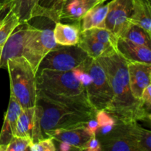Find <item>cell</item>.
Listing matches in <instances>:
<instances>
[{
  "mask_svg": "<svg viewBox=\"0 0 151 151\" xmlns=\"http://www.w3.org/2000/svg\"><path fill=\"white\" fill-rule=\"evenodd\" d=\"M107 75L113 100L106 111L116 122H150V111L143 106L131 93L128 72V62L117 52L97 59Z\"/></svg>",
  "mask_w": 151,
  "mask_h": 151,
  "instance_id": "cell-1",
  "label": "cell"
},
{
  "mask_svg": "<svg viewBox=\"0 0 151 151\" xmlns=\"http://www.w3.org/2000/svg\"><path fill=\"white\" fill-rule=\"evenodd\" d=\"M10 83V95L22 109L34 107L38 103L36 73L23 56L9 59L7 62Z\"/></svg>",
  "mask_w": 151,
  "mask_h": 151,
  "instance_id": "cell-2",
  "label": "cell"
},
{
  "mask_svg": "<svg viewBox=\"0 0 151 151\" xmlns=\"http://www.w3.org/2000/svg\"><path fill=\"white\" fill-rule=\"evenodd\" d=\"M41 106V127L43 135L50 131L72 129L85 126L91 119H95L96 114L83 111L72 108L53 104L38 99Z\"/></svg>",
  "mask_w": 151,
  "mask_h": 151,
  "instance_id": "cell-3",
  "label": "cell"
},
{
  "mask_svg": "<svg viewBox=\"0 0 151 151\" xmlns=\"http://www.w3.org/2000/svg\"><path fill=\"white\" fill-rule=\"evenodd\" d=\"M81 68L90 76V81L85 86L88 102L95 111L109 108L113 100V91L109 80L103 66L97 59L88 57Z\"/></svg>",
  "mask_w": 151,
  "mask_h": 151,
  "instance_id": "cell-4",
  "label": "cell"
},
{
  "mask_svg": "<svg viewBox=\"0 0 151 151\" xmlns=\"http://www.w3.org/2000/svg\"><path fill=\"white\" fill-rule=\"evenodd\" d=\"M38 92L62 97L86 96L84 86L78 81L72 71L42 69L37 72Z\"/></svg>",
  "mask_w": 151,
  "mask_h": 151,
  "instance_id": "cell-5",
  "label": "cell"
},
{
  "mask_svg": "<svg viewBox=\"0 0 151 151\" xmlns=\"http://www.w3.org/2000/svg\"><path fill=\"white\" fill-rule=\"evenodd\" d=\"M53 29H40L28 24L22 56L30 63L37 74L38 66L46 55L57 47Z\"/></svg>",
  "mask_w": 151,
  "mask_h": 151,
  "instance_id": "cell-6",
  "label": "cell"
},
{
  "mask_svg": "<svg viewBox=\"0 0 151 151\" xmlns=\"http://www.w3.org/2000/svg\"><path fill=\"white\" fill-rule=\"evenodd\" d=\"M88 58V55L78 44L75 46L58 45L49 52L41 60L38 72L42 69L72 71L81 66Z\"/></svg>",
  "mask_w": 151,
  "mask_h": 151,
  "instance_id": "cell-7",
  "label": "cell"
},
{
  "mask_svg": "<svg viewBox=\"0 0 151 151\" xmlns=\"http://www.w3.org/2000/svg\"><path fill=\"white\" fill-rule=\"evenodd\" d=\"M132 123L116 122L112 129L100 140L102 150L139 151Z\"/></svg>",
  "mask_w": 151,
  "mask_h": 151,
  "instance_id": "cell-8",
  "label": "cell"
},
{
  "mask_svg": "<svg viewBox=\"0 0 151 151\" xmlns=\"http://www.w3.org/2000/svg\"><path fill=\"white\" fill-rule=\"evenodd\" d=\"M42 109L38 103L34 107L22 109L14 131L15 137H27L36 142L45 138L41 127Z\"/></svg>",
  "mask_w": 151,
  "mask_h": 151,
  "instance_id": "cell-9",
  "label": "cell"
},
{
  "mask_svg": "<svg viewBox=\"0 0 151 151\" xmlns=\"http://www.w3.org/2000/svg\"><path fill=\"white\" fill-rule=\"evenodd\" d=\"M106 19V29L118 38L132 13V0H111Z\"/></svg>",
  "mask_w": 151,
  "mask_h": 151,
  "instance_id": "cell-10",
  "label": "cell"
},
{
  "mask_svg": "<svg viewBox=\"0 0 151 151\" xmlns=\"http://www.w3.org/2000/svg\"><path fill=\"white\" fill-rule=\"evenodd\" d=\"M28 24L29 22H25L18 25L1 47L0 69H7V62L9 59L22 56Z\"/></svg>",
  "mask_w": 151,
  "mask_h": 151,
  "instance_id": "cell-11",
  "label": "cell"
},
{
  "mask_svg": "<svg viewBox=\"0 0 151 151\" xmlns=\"http://www.w3.org/2000/svg\"><path fill=\"white\" fill-rule=\"evenodd\" d=\"M128 72L131 93L140 100L145 88L151 83V63L128 62Z\"/></svg>",
  "mask_w": 151,
  "mask_h": 151,
  "instance_id": "cell-12",
  "label": "cell"
},
{
  "mask_svg": "<svg viewBox=\"0 0 151 151\" xmlns=\"http://www.w3.org/2000/svg\"><path fill=\"white\" fill-rule=\"evenodd\" d=\"M22 109L19 102L10 95L8 107L4 115V122L0 132V151H6L7 145L14 137L16 122Z\"/></svg>",
  "mask_w": 151,
  "mask_h": 151,
  "instance_id": "cell-13",
  "label": "cell"
},
{
  "mask_svg": "<svg viewBox=\"0 0 151 151\" xmlns=\"http://www.w3.org/2000/svg\"><path fill=\"white\" fill-rule=\"evenodd\" d=\"M45 137H51L59 142H64L72 146L75 150H82L83 146L92 137L83 126L72 129L50 131L46 133Z\"/></svg>",
  "mask_w": 151,
  "mask_h": 151,
  "instance_id": "cell-14",
  "label": "cell"
},
{
  "mask_svg": "<svg viewBox=\"0 0 151 151\" xmlns=\"http://www.w3.org/2000/svg\"><path fill=\"white\" fill-rule=\"evenodd\" d=\"M116 51L128 62L151 63V49L135 44L122 38H118Z\"/></svg>",
  "mask_w": 151,
  "mask_h": 151,
  "instance_id": "cell-15",
  "label": "cell"
},
{
  "mask_svg": "<svg viewBox=\"0 0 151 151\" xmlns=\"http://www.w3.org/2000/svg\"><path fill=\"white\" fill-rule=\"evenodd\" d=\"M81 31V21L73 24H63L58 22L53 29V35L58 45L75 46L79 41Z\"/></svg>",
  "mask_w": 151,
  "mask_h": 151,
  "instance_id": "cell-16",
  "label": "cell"
},
{
  "mask_svg": "<svg viewBox=\"0 0 151 151\" xmlns=\"http://www.w3.org/2000/svg\"><path fill=\"white\" fill-rule=\"evenodd\" d=\"M78 46L81 47L88 57L98 59L116 52V50L97 41L86 31H81Z\"/></svg>",
  "mask_w": 151,
  "mask_h": 151,
  "instance_id": "cell-17",
  "label": "cell"
},
{
  "mask_svg": "<svg viewBox=\"0 0 151 151\" xmlns=\"http://www.w3.org/2000/svg\"><path fill=\"white\" fill-rule=\"evenodd\" d=\"M129 22L151 35L150 0H132V13Z\"/></svg>",
  "mask_w": 151,
  "mask_h": 151,
  "instance_id": "cell-18",
  "label": "cell"
},
{
  "mask_svg": "<svg viewBox=\"0 0 151 151\" xmlns=\"http://www.w3.org/2000/svg\"><path fill=\"white\" fill-rule=\"evenodd\" d=\"M20 24L19 18L10 8V1L2 4L0 7V47Z\"/></svg>",
  "mask_w": 151,
  "mask_h": 151,
  "instance_id": "cell-19",
  "label": "cell"
},
{
  "mask_svg": "<svg viewBox=\"0 0 151 151\" xmlns=\"http://www.w3.org/2000/svg\"><path fill=\"white\" fill-rule=\"evenodd\" d=\"M108 10L109 4H98L90 8L81 19V30L106 27L105 24Z\"/></svg>",
  "mask_w": 151,
  "mask_h": 151,
  "instance_id": "cell-20",
  "label": "cell"
},
{
  "mask_svg": "<svg viewBox=\"0 0 151 151\" xmlns=\"http://www.w3.org/2000/svg\"><path fill=\"white\" fill-rule=\"evenodd\" d=\"M95 6L94 1L86 0H69L65 3L62 11V19H69L73 22L81 21L85 13Z\"/></svg>",
  "mask_w": 151,
  "mask_h": 151,
  "instance_id": "cell-21",
  "label": "cell"
},
{
  "mask_svg": "<svg viewBox=\"0 0 151 151\" xmlns=\"http://www.w3.org/2000/svg\"><path fill=\"white\" fill-rule=\"evenodd\" d=\"M40 0H11L10 8L16 13L21 23L29 22L36 17Z\"/></svg>",
  "mask_w": 151,
  "mask_h": 151,
  "instance_id": "cell-22",
  "label": "cell"
},
{
  "mask_svg": "<svg viewBox=\"0 0 151 151\" xmlns=\"http://www.w3.org/2000/svg\"><path fill=\"white\" fill-rule=\"evenodd\" d=\"M118 38H122L139 45L151 47V35L143 28L128 22L119 33Z\"/></svg>",
  "mask_w": 151,
  "mask_h": 151,
  "instance_id": "cell-23",
  "label": "cell"
},
{
  "mask_svg": "<svg viewBox=\"0 0 151 151\" xmlns=\"http://www.w3.org/2000/svg\"><path fill=\"white\" fill-rule=\"evenodd\" d=\"M65 0H40L36 17L43 16L56 23L61 21Z\"/></svg>",
  "mask_w": 151,
  "mask_h": 151,
  "instance_id": "cell-24",
  "label": "cell"
},
{
  "mask_svg": "<svg viewBox=\"0 0 151 151\" xmlns=\"http://www.w3.org/2000/svg\"><path fill=\"white\" fill-rule=\"evenodd\" d=\"M133 133L137 141L139 151L151 150V132L143 128L137 122H133Z\"/></svg>",
  "mask_w": 151,
  "mask_h": 151,
  "instance_id": "cell-25",
  "label": "cell"
},
{
  "mask_svg": "<svg viewBox=\"0 0 151 151\" xmlns=\"http://www.w3.org/2000/svg\"><path fill=\"white\" fill-rule=\"evenodd\" d=\"M85 31H86L89 35L95 38L100 42L116 50L118 38L106 28H92Z\"/></svg>",
  "mask_w": 151,
  "mask_h": 151,
  "instance_id": "cell-26",
  "label": "cell"
},
{
  "mask_svg": "<svg viewBox=\"0 0 151 151\" xmlns=\"http://www.w3.org/2000/svg\"><path fill=\"white\" fill-rule=\"evenodd\" d=\"M31 139L27 137H13L7 146L6 151H27L32 144Z\"/></svg>",
  "mask_w": 151,
  "mask_h": 151,
  "instance_id": "cell-27",
  "label": "cell"
},
{
  "mask_svg": "<svg viewBox=\"0 0 151 151\" xmlns=\"http://www.w3.org/2000/svg\"><path fill=\"white\" fill-rule=\"evenodd\" d=\"M53 139L51 137H45L36 142H33L30 145L29 150L30 151H55V145L53 142Z\"/></svg>",
  "mask_w": 151,
  "mask_h": 151,
  "instance_id": "cell-28",
  "label": "cell"
},
{
  "mask_svg": "<svg viewBox=\"0 0 151 151\" xmlns=\"http://www.w3.org/2000/svg\"><path fill=\"white\" fill-rule=\"evenodd\" d=\"M95 119L98 123L99 128H105V127H113L116 124L115 119L105 110L97 111Z\"/></svg>",
  "mask_w": 151,
  "mask_h": 151,
  "instance_id": "cell-29",
  "label": "cell"
},
{
  "mask_svg": "<svg viewBox=\"0 0 151 151\" xmlns=\"http://www.w3.org/2000/svg\"><path fill=\"white\" fill-rule=\"evenodd\" d=\"M140 101L142 103L143 106L147 109L148 111L151 110V83L149 84L144 89L141 97Z\"/></svg>",
  "mask_w": 151,
  "mask_h": 151,
  "instance_id": "cell-30",
  "label": "cell"
},
{
  "mask_svg": "<svg viewBox=\"0 0 151 151\" xmlns=\"http://www.w3.org/2000/svg\"><path fill=\"white\" fill-rule=\"evenodd\" d=\"M82 150L101 151L102 147L100 140L97 139V137H92L83 146Z\"/></svg>",
  "mask_w": 151,
  "mask_h": 151,
  "instance_id": "cell-31",
  "label": "cell"
},
{
  "mask_svg": "<svg viewBox=\"0 0 151 151\" xmlns=\"http://www.w3.org/2000/svg\"><path fill=\"white\" fill-rule=\"evenodd\" d=\"M84 128H86L88 134L91 137H97V133L99 129V125L95 119H91L85 125Z\"/></svg>",
  "mask_w": 151,
  "mask_h": 151,
  "instance_id": "cell-32",
  "label": "cell"
},
{
  "mask_svg": "<svg viewBox=\"0 0 151 151\" xmlns=\"http://www.w3.org/2000/svg\"><path fill=\"white\" fill-rule=\"evenodd\" d=\"M59 149H60V150L61 151H68L71 150H75L72 146H71L70 145L68 144V143L64 142H60V147H59Z\"/></svg>",
  "mask_w": 151,
  "mask_h": 151,
  "instance_id": "cell-33",
  "label": "cell"
},
{
  "mask_svg": "<svg viewBox=\"0 0 151 151\" xmlns=\"http://www.w3.org/2000/svg\"><path fill=\"white\" fill-rule=\"evenodd\" d=\"M106 1H107V0H96V5L103 4Z\"/></svg>",
  "mask_w": 151,
  "mask_h": 151,
  "instance_id": "cell-34",
  "label": "cell"
},
{
  "mask_svg": "<svg viewBox=\"0 0 151 151\" xmlns=\"http://www.w3.org/2000/svg\"><path fill=\"white\" fill-rule=\"evenodd\" d=\"M10 1H11V0H0V4H1V5H2V4H6V3L10 2Z\"/></svg>",
  "mask_w": 151,
  "mask_h": 151,
  "instance_id": "cell-35",
  "label": "cell"
},
{
  "mask_svg": "<svg viewBox=\"0 0 151 151\" xmlns=\"http://www.w3.org/2000/svg\"><path fill=\"white\" fill-rule=\"evenodd\" d=\"M69 1V0H65V3L66 2V1ZM86 1H94V3H95V5H96V0H86ZM65 3H64V4H65Z\"/></svg>",
  "mask_w": 151,
  "mask_h": 151,
  "instance_id": "cell-36",
  "label": "cell"
},
{
  "mask_svg": "<svg viewBox=\"0 0 151 151\" xmlns=\"http://www.w3.org/2000/svg\"><path fill=\"white\" fill-rule=\"evenodd\" d=\"M1 47H0V55H1Z\"/></svg>",
  "mask_w": 151,
  "mask_h": 151,
  "instance_id": "cell-37",
  "label": "cell"
},
{
  "mask_svg": "<svg viewBox=\"0 0 151 151\" xmlns=\"http://www.w3.org/2000/svg\"><path fill=\"white\" fill-rule=\"evenodd\" d=\"M1 4H0V7H1Z\"/></svg>",
  "mask_w": 151,
  "mask_h": 151,
  "instance_id": "cell-38",
  "label": "cell"
}]
</instances>
